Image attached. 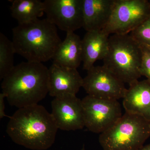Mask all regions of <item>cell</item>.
Instances as JSON below:
<instances>
[{
  "instance_id": "6da1fadb",
  "label": "cell",
  "mask_w": 150,
  "mask_h": 150,
  "mask_svg": "<svg viewBox=\"0 0 150 150\" xmlns=\"http://www.w3.org/2000/svg\"><path fill=\"white\" fill-rule=\"evenodd\" d=\"M58 129L51 113L36 104L18 108L10 118L6 132L17 144L45 150L54 144Z\"/></svg>"
},
{
  "instance_id": "7a4b0ae2",
  "label": "cell",
  "mask_w": 150,
  "mask_h": 150,
  "mask_svg": "<svg viewBox=\"0 0 150 150\" xmlns=\"http://www.w3.org/2000/svg\"><path fill=\"white\" fill-rule=\"evenodd\" d=\"M48 69L43 63L23 62L3 79L2 91L11 106L38 104L48 93Z\"/></svg>"
},
{
  "instance_id": "3957f363",
  "label": "cell",
  "mask_w": 150,
  "mask_h": 150,
  "mask_svg": "<svg viewBox=\"0 0 150 150\" xmlns=\"http://www.w3.org/2000/svg\"><path fill=\"white\" fill-rule=\"evenodd\" d=\"M12 35L16 54L28 62L42 63L52 59L62 42L57 27L46 18L18 24Z\"/></svg>"
},
{
  "instance_id": "277c9868",
  "label": "cell",
  "mask_w": 150,
  "mask_h": 150,
  "mask_svg": "<svg viewBox=\"0 0 150 150\" xmlns=\"http://www.w3.org/2000/svg\"><path fill=\"white\" fill-rule=\"evenodd\" d=\"M141 45L130 34H112L103 65L123 83L129 85L141 76Z\"/></svg>"
},
{
  "instance_id": "5b68a950",
  "label": "cell",
  "mask_w": 150,
  "mask_h": 150,
  "mask_svg": "<svg viewBox=\"0 0 150 150\" xmlns=\"http://www.w3.org/2000/svg\"><path fill=\"white\" fill-rule=\"evenodd\" d=\"M150 137V121L125 112L98 139L103 150H139Z\"/></svg>"
},
{
  "instance_id": "8992f818",
  "label": "cell",
  "mask_w": 150,
  "mask_h": 150,
  "mask_svg": "<svg viewBox=\"0 0 150 150\" xmlns=\"http://www.w3.org/2000/svg\"><path fill=\"white\" fill-rule=\"evenodd\" d=\"M150 16L147 0H115L110 20L102 31L109 35L130 34Z\"/></svg>"
},
{
  "instance_id": "52a82bcc",
  "label": "cell",
  "mask_w": 150,
  "mask_h": 150,
  "mask_svg": "<svg viewBox=\"0 0 150 150\" xmlns=\"http://www.w3.org/2000/svg\"><path fill=\"white\" fill-rule=\"evenodd\" d=\"M85 127L101 134L112 127L122 116L121 104L117 100L98 98L88 95L82 100Z\"/></svg>"
},
{
  "instance_id": "ba28073f",
  "label": "cell",
  "mask_w": 150,
  "mask_h": 150,
  "mask_svg": "<svg viewBox=\"0 0 150 150\" xmlns=\"http://www.w3.org/2000/svg\"><path fill=\"white\" fill-rule=\"evenodd\" d=\"M82 87L88 95L111 100L123 99L127 90L125 83L103 65L87 71Z\"/></svg>"
},
{
  "instance_id": "9c48e42d",
  "label": "cell",
  "mask_w": 150,
  "mask_h": 150,
  "mask_svg": "<svg viewBox=\"0 0 150 150\" xmlns=\"http://www.w3.org/2000/svg\"><path fill=\"white\" fill-rule=\"evenodd\" d=\"M46 18L59 29L68 32L83 27V0H45Z\"/></svg>"
},
{
  "instance_id": "30bf717a",
  "label": "cell",
  "mask_w": 150,
  "mask_h": 150,
  "mask_svg": "<svg viewBox=\"0 0 150 150\" xmlns=\"http://www.w3.org/2000/svg\"><path fill=\"white\" fill-rule=\"evenodd\" d=\"M53 118L58 129L63 131H76L85 127L82 100L76 96L56 97L51 102Z\"/></svg>"
},
{
  "instance_id": "8fae6325",
  "label": "cell",
  "mask_w": 150,
  "mask_h": 150,
  "mask_svg": "<svg viewBox=\"0 0 150 150\" xmlns=\"http://www.w3.org/2000/svg\"><path fill=\"white\" fill-rule=\"evenodd\" d=\"M83 84V79L77 69L54 64L48 69V93L51 96H76Z\"/></svg>"
},
{
  "instance_id": "7c38bea8",
  "label": "cell",
  "mask_w": 150,
  "mask_h": 150,
  "mask_svg": "<svg viewBox=\"0 0 150 150\" xmlns=\"http://www.w3.org/2000/svg\"><path fill=\"white\" fill-rule=\"evenodd\" d=\"M115 0H83V27L86 32L101 31L112 14Z\"/></svg>"
},
{
  "instance_id": "4fadbf2b",
  "label": "cell",
  "mask_w": 150,
  "mask_h": 150,
  "mask_svg": "<svg viewBox=\"0 0 150 150\" xmlns=\"http://www.w3.org/2000/svg\"><path fill=\"white\" fill-rule=\"evenodd\" d=\"M123 102L125 112L150 121V81H137L130 84Z\"/></svg>"
},
{
  "instance_id": "5bb4252c",
  "label": "cell",
  "mask_w": 150,
  "mask_h": 150,
  "mask_svg": "<svg viewBox=\"0 0 150 150\" xmlns=\"http://www.w3.org/2000/svg\"><path fill=\"white\" fill-rule=\"evenodd\" d=\"M109 36L102 30L86 33L82 39L83 69L88 71L96 61L104 59L108 50Z\"/></svg>"
},
{
  "instance_id": "9a60e30c",
  "label": "cell",
  "mask_w": 150,
  "mask_h": 150,
  "mask_svg": "<svg viewBox=\"0 0 150 150\" xmlns=\"http://www.w3.org/2000/svg\"><path fill=\"white\" fill-rule=\"evenodd\" d=\"M53 64L61 67L77 69L82 62V39L74 32H68L58 47Z\"/></svg>"
},
{
  "instance_id": "2e32d148",
  "label": "cell",
  "mask_w": 150,
  "mask_h": 150,
  "mask_svg": "<svg viewBox=\"0 0 150 150\" xmlns=\"http://www.w3.org/2000/svg\"><path fill=\"white\" fill-rule=\"evenodd\" d=\"M10 9L12 16L18 24L39 19L45 13L44 3L40 0H14Z\"/></svg>"
},
{
  "instance_id": "e0dca14e",
  "label": "cell",
  "mask_w": 150,
  "mask_h": 150,
  "mask_svg": "<svg viewBox=\"0 0 150 150\" xmlns=\"http://www.w3.org/2000/svg\"><path fill=\"white\" fill-rule=\"evenodd\" d=\"M16 54L12 41L0 33V79H3L14 67Z\"/></svg>"
},
{
  "instance_id": "ac0fdd59",
  "label": "cell",
  "mask_w": 150,
  "mask_h": 150,
  "mask_svg": "<svg viewBox=\"0 0 150 150\" xmlns=\"http://www.w3.org/2000/svg\"><path fill=\"white\" fill-rule=\"evenodd\" d=\"M130 34L140 44L150 46V16Z\"/></svg>"
},
{
  "instance_id": "d6986e66",
  "label": "cell",
  "mask_w": 150,
  "mask_h": 150,
  "mask_svg": "<svg viewBox=\"0 0 150 150\" xmlns=\"http://www.w3.org/2000/svg\"><path fill=\"white\" fill-rule=\"evenodd\" d=\"M140 44V43H139ZM142 52L141 71L142 76H144L150 81V46L140 44Z\"/></svg>"
},
{
  "instance_id": "ffe728a7",
  "label": "cell",
  "mask_w": 150,
  "mask_h": 150,
  "mask_svg": "<svg viewBox=\"0 0 150 150\" xmlns=\"http://www.w3.org/2000/svg\"><path fill=\"white\" fill-rule=\"evenodd\" d=\"M6 98L5 95L3 93L0 94V118L2 119L7 116L5 112V105L4 98Z\"/></svg>"
},
{
  "instance_id": "44dd1931",
  "label": "cell",
  "mask_w": 150,
  "mask_h": 150,
  "mask_svg": "<svg viewBox=\"0 0 150 150\" xmlns=\"http://www.w3.org/2000/svg\"><path fill=\"white\" fill-rule=\"evenodd\" d=\"M139 150H150V144L144 146Z\"/></svg>"
},
{
  "instance_id": "7402d4cb",
  "label": "cell",
  "mask_w": 150,
  "mask_h": 150,
  "mask_svg": "<svg viewBox=\"0 0 150 150\" xmlns=\"http://www.w3.org/2000/svg\"><path fill=\"white\" fill-rule=\"evenodd\" d=\"M81 150H86L85 147L84 145H83V146L82 148L81 149Z\"/></svg>"
},
{
  "instance_id": "603a6c76",
  "label": "cell",
  "mask_w": 150,
  "mask_h": 150,
  "mask_svg": "<svg viewBox=\"0 0 150 150\" xmlns=\"http://www.w3.org/2000/svg\"><path fill=\"white\" fill-rule=\"evenodd\" d=\"M149 1V3L150 5V1Z\"/></svg>"
}]
</instances>
